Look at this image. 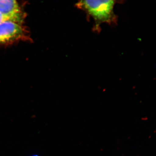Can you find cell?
<instances>
[{
	"label": "cell",
	"mask_w": 156,
	"mask_h": 156,
	"mask_svg": "<svg viewBox=\"0 0 156 156\" xmlns=\"http://www.w3.org/2000/svg\"><path fill=\"white\" fill-rule=\"evenodd\" d=\"M116 0H79L76 7L92 17L96 29L104 23L111 24L116 21L114 9Z\"/></svg>",
	"instance_id": "obj_1"
},
{
	"label": "cell",
	"mask_w": 156,
	"mask_h": 156,
	"mask_svg": "<svg viewBox=\"0 0 156 156\" xmlns=\"http://www.w3.org/2000/svg\"><path fill=\"white\" fill-rule=\"evenodd\" d=\"M20 41H31L29 32L22 23L8 20L0 24V45H10Z\"/></svg>",
	"instance_id": "obj_2"
},
{
	"label": "cell",
	"mask_w": 156,
	"mask_h": 156,
	"mask_svg": "<svg viewBox=\"0 0 156 156\" xmlns=\"http://www.w3.org/2000/svg\"><path fill=\"white\" fill-rule=\"evenodd\" d=\"M0 12L22 24L24 14L21 11L17 0H0Z\"/></svg>",
	"instance_id": "obj_3"
},
{
	"label": "cell",
	"mask_w": 156,
	"mask_h": 156,
	"mask_svg": "<svg viewBox=\"0 0 156 156\" xmlns=\"http://www.w3.org/2000/svg\"><path fill=\"white\" fill-rule=\"evenodd\" d=\"M8 20H12V21L16 22V21H14V20L12 19V18H11V17L4 15V14L0 12V24L2 23L5 22V21H8Z\"/></svg>",
	"instance_id": "obj_4"
},
{
	"label": "cell",
	"mask_w": 156,
	"mask_h": 156,
	"mask_svg": "<svg viewBox=\"0 0 156 156\" xmlns=\"http://www.w3.org/2000/svg\"><path fill=\"white\" fill-rule=\"evenodd\" d=\"M30 156H39L37 154H34V155H32Z\"/></svg>",
	"instance_id": "obj_5"
}]
</instances>
